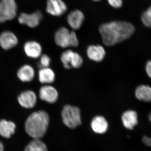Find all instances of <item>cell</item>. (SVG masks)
<instances>
[{
  "instance_id": "6da1fadb",
  "label": "cell",
  "mask_w": 151,
  "mask_h": 151,
  "mask_svg": "<svg viewBox=\"0 0 151 151\" xmlns=\"http://www.w3.org/2000/svg\"><path fill=\"white\" fill-rule=\"evenodd\" d=\"M99 31L104 45L112 46L131 37L135 27L129 22L112 21L100 24Z\"/></svg>"
},
{
  "instance_id": "7a4b0ae2",
  "label": "cell",
  "mask_w": 151,
  "mask_h": 151,
  "mask_svg": "<svg viewBox=\"0 0 151 151\" xmlns=\"http://www.w3.org/2000/svg\"><path fill=\"white\" fill-rule=\"evenodd\" d=\"M49 124V117L45 111H39L32 113L27 119L25 129L34 139H40L46 134Z\"/></svg>"
},
{
  "instance_id": "3957f363",
  "label": "cell",
  "mask_w": 151,
  "mask_h": 151,
  "mask_svg": "<svg viewBox=\"0 0 151 151\" xmlns=\"http://www.w3.org/2000/svg\"><path fill=\"white\" fill-rule=\"evenodd\" d=\"M55 41L57 45L62 48L69 47H76L78 45V40L74 30L70 31L67 28H59L55 35Z\"/></svg>"
},
{
  "instance_id": "277c9868",
  "label": "cell",
  "mask_w": 151,
  "mask_h": 151,
  "mask_svg": "<svg viewBox=\"0 0 151 151\" xmlns=\"http://www.w3.org/2000/svg\"><path fill=\"white\" fill-rule=\"evenodd\" d=\"M61 116L63 123L70 129H75L81 125V112L78 107L65 105L63 108Z\"/></svg>"
},
{
  "instance_id": "5b68a950",
  "label": "cell",
  "mask_w": 151,
  "mask_h": 151,
  "mask_svg": "<svg viewBox=\"0 0 151 151\" xmlns=\"http://www.w3.org/2000/svg\"><path fill=\"white\" fill-rule=\"evenodd\" d=\"M17 7L15 0L0 1V23L11 20L16 16Z\"/></svg>"
},
{
  "instance_id": "8992f818",
  "label": "cell",
  "mask_w": 151,
  "mask_h": 151,
  "mask_svg": "<svg viewBox=\"0 0 151 151\" xmlns=\"http://www.w3.org/2000/svg\"><path fill=\"white\" fill-rule=\"evenodd\" d=\"M60 60L64 67L67 69L78 68L83 64V59L77 52L68 50L63 52Z\"/></svg>"
},
{
  "instance_id": "52a82bcc",
  "label": "cell",
  "mask_w": 151,
  "mask_h": 151,
  "mask_svg": "<svg viewBox=\"0 0 151 151\" xmlns=\"http://www.w3.org/2000/svg\"><path fill=\"white\" fill-rule=\"evenodd\" d=\"M46 11L52 16L60 17L66 12L68 7L63 0H47Z\"/></svg>"
},
{
  "instance_id": "ba28073f",
  "label": "cell",
  "mask_w": 151,
  "mask_h": 151,
  "mask_svg": "<svg viewBox=\"0 0 151 151\" xmlns=\"http://www.w3.org/2000/svg\"><path fill=\"white\" fill-rule=\"evenodd\" d=\"M85 16L82 11L73 10L68 14L67 22L68 26L73 30H77L81 28L84 23Z\"/></svg>"
},
{
  "instance_id": "9c48e42d",
  "label": "cell",
  "mask_w": 151,
  "mask_h": 151,
  "mask_svg": "<svg viewBox=\"0 0 151 151\" xmlns=\"http://www.w3.org/2000/svg\"><path fill=\"white\" fill-rule=\"evenodd\" d=\"M42 17L40 11H36L31 14L22 13L19 17L18 21L20 24H25L31 28L37 27Z\"/></svg>"
},
{
  "instance_id": "30bf717a",
  "label": "cell",
  "mask_w": 151,
  "mask_h": 151,
  "mask_svg": "<svg viewBox=\"0 0 151 151\" xmlns=\"http://www.w3.org/2000/svg\"><path fill=\"white\" fill-rule=\"evenodd\" d=\"M18 101L23 108L30 109L33 108L36 104V95L33 91L27 90L22 92L19 95Z\"/></svg>"
},
{
  "instance_id": "8fae6325",
  "label": "cell",
  "mask_w": 151,
  "mask_h": 151,
  "mask_svg": "<svg viewBox=\"0 0 151 151\" xmlns=\"http://www.w3.org/2000/svg\"><path fill=\"white\" fill-rule=\"evenodd\" d=\"M40 97L42 100L49 103H54L58 98V92L55 87L50 85H45L39 91Z\"/></svg>"
},
{
  "instance_id": "7c38bea8",
  "label": "cell",
  "mask_w": 151,
  "mask_h": 151,
  "mask_svg": "<svg viewBox=\"0 0 151 151\" xmlns=\"http://www.w3.org/2000/svg\"><path fill=\"white\" fill-rule=\"evenodd\" d=\"M18 42L17 37L11 32H4L0 35V45L6 50L13 48L16 46Z\"/></svg>"
},
{
  "instance_id": "4fadbf2b",
  "label": "cell",
  "mask_w": 151,
  "mask_h": 151,
  "mask_svg": "<svg viewBox=\"0 0 151 151\" xmlns=\"http://www.w3.org/2000/svg\"><path fill=\"white\" fill-rule=\"evenodd\" d=\"M122 124L126 129L132 130L138 123V114L134 110H128L123 113L122 117Z\"/></svg>"
},
{
  "instance_id": "5bb4252c",
  "label": "cell",
  "mask_w": 151,
  "mask_h": 151,
  "mask_svg": "<svg viewBox=\"0 0 151 151\" xmlns=\"http://www.w3.org/2000/svg\"><path fill=\"white\" fill-rule=\"evenodd\" d=\"M91 127L94 133L102 134L108 131V124L107 120L103 116H96L92 119Z\"/></svg>"
},
{
  "instance_id": "9a60e30c",
  "label": "cell",
  "mask_w": 151,
  "mask_h": 151,
  "mask_svg": "<svg viewBox=\"0 0 151 151\" xmlns=\"http://www.w3.org/2000/svg\"><path fill=\"white\" fill-rule=\"evenodd\" d=\"M87 55L91 60L96 62H100L104 59L105 50L103 46L99 45H91L87 49Z\"/></svg>"
},
{
  "instance_id": "2e32d148",
  "label": "cell",
  "mask_w": 151,
  "mask_h": 151,
  "mask_svg": "<svg viewBox=\"0 0 151 151\" xmlns=\"http://www.w3.org/2000/svg\"><path fill=\"white\" fill-rule=\"evenodd\" d=\"M24 50L29 57L37 58L41 55L42 47L40 45L35 41H29L25 44Z\"/></svg>"
},
{
  "instance_id": "e0dca14e",
  "label": "cell",
  "mask_w": 151,
  "mask_h": 151,
  "mask_svg": "<svg viewBox=\"0 0 151 151\" xmlns=\"http://www.w3.org/2000/svg\"><path fill=\"white\" fill-rule=\"evenodd\" d=\"M16 126L13 122L6 120L0 121V135L3 137L9 139L14 134Z\"/></svg>"
},
{
  "instance_id": "ac0fdd59",
  "label": "cell",
  "mask_w": 151,
  "mask_h": 151,
  "mask_svg": "<svg viewBox=\"0 0 151 151\" xmlns=\"http://www.w3.org/2000/svg\"><path fill=\"white\" fill-rule=\"evenodd\" d=\"M34 69L31 66L25 65L22 66L17 72V76L19 79L22 82H30L34 78Z\"/></svg>"
},
{
  "instance_id": "d6986e66",
  "label": "cell",
  "mask_w": 151,
  "mask_h": 151,
  "mask_svg": "<svg viewBox=\"0 0 151 151\" xmlns=\"http://www.w3.org/2000/svg\"><path fill=\"white\" fill-rule=\"evenodd\" d=\"M135 96L140 101L151 102V87L145 84L138 86L135 90Z\"/></svg>"
},
{
  "instance_id": "ffe728a7",
  "label": "cell",
  "mask_w": 151,
  "mask_h": 151,
  "mask_svg": "<svg viewBox=\"0 0 151 151\" xmlns=\"http://www.w3.org/2000/svg\"><path fill=\"white\" fill-rule=\"evenodd\" d=\"M39 80L42 84H50L54 82L55 74L49 68H40L38 72Z\"/></svg>"
},
{
  "instance_id": "44dd1931",
  "label": "cell",
  "mask_w": 151,
  "mask_h": 151,
  "mask_svg": "<svg viewBox=\"0 0 151 151\" xmlns=\"http://www.w3.org/2000/svg\"><path fill=\"white\" fill-rule=\"evenodd\" d=\"M24 151H47L44 143L40 139H34L26 146Z\"/></svg>"
},
{
  "instance_id": "7402d4cb",
  "label": "cell",
  "mask_w": 151,
  "mask_h": 151,
  "mask_svg": "<svg viewBox=\"0 0 151 151\" xmlns=\"http://www.w3.org/2000/svg\"><path fill=\"white\" fill-rule=\"evenodd\" d=\"M141 18L143 24L147 27L151 28V6L143 12Z\"/></svg>"
},
{
  "instance_id": "603a6c76",
  "label": "cell",
  "mask_w": 151,
  "mask_h": 151,
  "mask_svg": "<svg viewBox=\"0 0 151 151\" xmlns=\"http://www.w3.org/2000/svg\"><path fill=\"white\" fill-rule=\"evenodd\" d=\"M50 61L51 60L48 55L45 54L41 56L40 61L39 63V67L40 68L48 67L50 64Z\"/></svg>"
},
{
  "instance_id": "cb8c5ba5",
  "label": "cell",
  "mask_w": 151,
  "mask_h": 151,
  "mask_svg": "<svg viewBox=\"0 0 151 151\" xmlns=\"http://www.w3.org/2000/svg\"><path fill=\"white\" fill-rule=\"evenodd\" d=\"M108 4L114 9L121 8L123 5L124 0H107Z\"/></svg>"
},
{
  "instance_id": "d4e9b609",
  "label": "cell",
  "mask_w": 151,
  "mask_h": 151,
  "mask_svg": "<svg viewBox=\"0 0 151 151\" xmlns=\"http://www.w3.org/2000/svg\"><path fill=\"white\" fill-rule=\"evenodd\" d=\"M146 71L149 77L151 78V60H149L146 63Z\"/></svg>"
},
{
  "instance_id": "484cf974",
  "label": "cell",
  "mask_w": 151,
  "mask_h": 151,
  "mask_svg": "<svg viewBox=\"0 0 151 151\" xmlns=\"http://www.w3.org/2000/svg\"><path fill=\"white\" fill-rule=\"evenodd\" d=\"M143 142L146 145L151 147V138L144 136L142 139Z\"/></svg>"
},
{
  "instance_id": "4316f807",
  "label": "cell",
  "mask_w": 151,
  "mask_h": 151,
  "mask_svg": "<svg viewBox=\"0 0 151 151\" xmlns=\"http://www.w3.org/2000/svg\"><path fill=\"white\" fill-rule=\"evenodd\" d=\"M4 145L2 142H0V151H4Z\"/></svg>"
},
{
  "instance_id": "83f0119b",
  "label": "cell",
  "mask_w": 151,
  "mask_h": 151,
  "mask_svg": "<svg viewBox=\"0 0 151 151\" xmlns=\"http://www.w3.org/2000/svg\"><path fill=\"white\" fill-rule=\"evenodd\" d=\"M149 119L150 120V122H151V113L150 114L149 116Z\"/></svg>"
},
{
  "instance_id": "f1b7e54d",
  "label": "cell",
  "mask_w": 151,
  "mask_h": 151,
  "mask_svg": "<svg viewBox=\"0 0 151 151\" xmlns=\"http://www.w3.org/2000/svg\"><path fill=\"white\" fill-rule=\"evenodd\" d=\"M91 1H93L94 2H97L100 1L101 0H91Z\"/></svg>"
}]
</instances>
